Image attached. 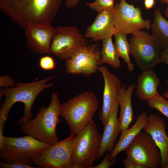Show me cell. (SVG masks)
Wrapping results in <instances>:
<instances>
[{
	"instance_id": "cell-16",
	"label": "cell",
	"mask_w": 168,
	"mask_h": 168,
	"mask_svg": "<svg viewBox=\"0 0 168 168\" xmlns=\"http://www.w3.org/2000/svg\"><path fill=\"white\" fill-rule=\"evenodd\" d=\"M165 122L160 116L152 114L148 116L143 129L149 133L159 148L161 155V168H166L168 162V136L166 133Z\"/></svg>"
},
{
	"instance_id": "cell-4",
	"label": "cell",
	"mask_w": 168,
	"mask_h": 168,
	"mask_svg": "<svg viewBox=\"0 0 168 168\" xmlns=\"http://www.w3.org/2000/svg\"><path fill=\"white\" fill-rule=\"evenodd\" d=\"M98 105L95 94L88 91L61 104L60 116L66 121L70 134L77 136L92 120Z\"/></svg>"
},
{
	"instance_id": "cell-33",
	"label": "cell",
	"mask_w": 168,
	"mask_h": 168,
	"mask_svg": "<svg viewBox=\"0 0 168 168\" xmlns=\"http://www.w3.org/2000/svg\"><path fill=\"white\" fill-rule=\"evenodd\" d=\"M155 4V0H144V5L146 9L152 8Z\"/></svg>"
},
{
	"instance_id": "cell-10",
	"label": "cell",
	"mask_w": 168,
	"mask_h": 168,
	"mask_svg": "<svg viewBox=\"0 0 168 168\" xmlns=\"http://www.w3.org/2000/svg\"><path fill=\"white\" fill-rule=\"evenodd\" d=\"M127 157L147 168H157L161 163V155L151 135L139 133L125 150Z\"/></svg>"
},
{
	"instance_id": "cell-15",
	"label": "cell",
	"mask_w": 168,
	"mask_h": 168,
	"mask_svg": "<svg viewBox=\"0 0 168 168\" xmlns=\"http://www.w3.org/2000/svg\"><path fill=\"white\" fill-rule=\"evenodd\" d=\"M114 12V8L99 12L93 22L87 28L84 37L96 42L114 35L118 32L113 22Z\"/></svg>"
},
{
	"instance_id": "cell-23",
	"label": "cell",
	"mask_w": 168,
	"mask_h": 168,
	"mask_svg": "<svg viewBox=\"0 0 168 168\" xmlns=\"http://www.w3.org/2000/svg\"><path fill=\"white\" fill-rule=\"evenodd\" d=\"M102 41L101 58L100 62V65L107 63L114 68H118L120 66L119 57L113 43L112 37L104 39Z\"/></svg>"
},
{
	"instance_id": "cell-35",
	"label": "cell",
	"mask_w": 168,
	"mask_h": 168,
	"mask_svg": "<svg viewBox=\"0 0 168 168\" xmlns=\"http://www.w3.org/2000/svg\"><path fill=\"white\" fill-rule=\"evenodd\" d=\"M164 97L168 100V90L164 93Z\"/></svg>"
},
{
	"instance_id": "cell-32",
	"label": "cell",
	"mask_w": 168,
	"mask_h": 168,
	"mask_svg": "<svg viewBox=\"0 0 168 168\" xmlns=\"http://www.w3.org/2000/svg\"><path fill=\"white\" fill-rule=\"evenodd\" d=\"M80 0H66L65 5L67 8H72L77 6L79 4Z\"/></svg>"
},
{
	"instance_id": "cell-21",
	"label": "cell",
	"mask_w": 168,
	"mask_h": 168,
	"mask_svg": "<svg viewBox=\"0 0 168 168\" xmlns=\"http://www.w3.org/2000/svg\"><path fill=\"white\" fill-rule=\"evenodd\" d=\"M151 29L154 40L161 49L168 47V20L162 16L160 9H156Z\"/></svg>"
},
{
	"instance_id": "cell-1",
	"label": "cell",
	"mask_w": 168,
	"mask_h": 168,
	"mask_svg": "<svg viewBox=\"0 0 168 168\" xmlns=\"http://www.w3.org/2000/svg\"><path fill=\"white\" fill-rule=\"evenodd\" d=\"M63 0H0L2 12L22 28L51 25Z\"/></svg>"
},
{
	"instance_id": "cell-25",
	"label": "cell",
	"mask_w": 168,
	"mask_h": 168,
	"mask_svg": "<svg viewBox=\"0 0 168 168\" xmlns=\"http://www.w3.org/2000/svg\"><path fill=\"white\" fill-rule=\"evenodd\" d=\"M85 4L91 9L98 12L113 8L114 6V0H95L93 2H86Z\"/></svg>"
},
{
	"instance_id": "cell-34",
	"label": "cell",
	"mask_w": 168,
	"mask_h": 168,
	"mask_svg": "<svg viewBox=\"0 0 168 168\" xmlns=\"http://www.w3.org/2000/svg\"><path fill=\"white\" fill-rule=\"evenodd\" d=\"M164 13L166 17L168 18V4L164 12Z\"/></svg>"
},
{
	"instance_id": "cell-27",
	"label": "cell",
	"mask_w": 168,
	"mask_h": 168,
	"mask_svg": "<svg viewBox=\"0 0 168 168\" xmlns=\"http://www.w3.org/2000/svg\"><path fill=\"white\" fill-rule=\"evenodd\" d=\"M0 167L2 168H37L32 165H29L25 164L12 162L8 163L3 161H0Z\"/></svg>"
},
{
	"instance_id": "cell-11",
	"label": "cell",
	"mask_w": 168,
	"mask_h": 168,
	"mask_svg": "<svg viewBox=\"0 0 168 168\" xmlns=\"http://www.w3.org/2000/svg\"><path fill=\"white\" fill-rule=\"evenodd\" d=\"M125 0H120L114 7L113 22L118 32L127 35L133 34L142 29H149L150 21L143 19L141 8L135 7Z\"/></svg>"
},
{
	"instance_id": "cell-38",
	"label": "cell",
	"mask_w": 168,
	"mask_h": 168,
	"mask_svg": "<svg viewBox=\"0 0 168 168\" xmlns=\"http://www.w3.org/2000/svg\"><path fill=\"white\" fill-rule=\"evenodd\" d=\"M166 168H168V162L166 166Z\"/></svg>"
},
{
	"instance_id": "cell-26",
	"label": "cell",
	"mask_w": 168,
	"mask_h": 168,
	"mask_svg": "<svg viewBox=\"0 0 168 168\" xmlns=\"http://www.w3.org/2000/svg\"><path fill=\"white\" fill-rule=\"evenodd\" d=\"M39 65L42 69L45 70H53L55 67L54 59L49 55L44 56L41 58Z\"/></svg>"
},
{
	"instance_id": "cell-12",
	"label": "cell",
	"mask_w": 168,
	"mask_h": 168,
	"mask_svg": "<svg viewBox=\"0 0 168 168\" xmlns=\"http://www.w3.org/2000/svg\"><path fill=\"white\" fill-rule=\"evenodd\" d=\"M101 58V51L96 44L86 45L66 60V72L89 76L98 71Z\"/></svg>"
},
{
	"instance_id": "cell-28",
	"label": "cell",
	"mask_w": 168,
	"mask_h": 168,
	"mask_svg": "<svg viewBox=\"0 0 168 168\" xmlns=\"http://www.w3.org/2000/svg\"><path fill=\"white\" fill-rule=\"evenodd\" d=\"M110 153H107L102 161L98 165L91 168H109L116 161L115 158L110 160Z\"/></svg>"
},
{
	"instance_id": "cell-8",
	"label": "cell",
	"mask_w": 168,
	"mask_h": 168,
	"mask_svg": "<svg viewBox=\"0 0 168 168\" xmlns=\"http://www.w3.org/2000/svg\"><path fill=\"white\" fill-rule=\"evenodd\" d=\"M76 136L70 134L65 139L38 152L32 162L37 168H72L71 155Z\"/></svg>"
},
{
	"instance_id": "cell-31",
	"label": "cell",
	"mask_w": 168,
	"mask_h": 168,
	"mask_svg": "<svg viewBox=\"0 0 168 168\" xmlns=\"http://www.w3.org/2000/svg\"><path fill=\"white\" fill-rule=\"evenodd\" d=\"M161 63H163L168 66V47L163 49L161 54Z\"/></svg>"
},
{
	"instance_id": "cell-6",
	"label": "cell",
	"mask_w": 168,
	"mask_h": 168,
	"mask_svg": "<svg viewBox=\"0 0 168 168\" xmlns=\"http://www.w3.org/2000/svg\"><path fill=\"white\" fill-rule=\"evenodd\" d=\"M50 146L33 137L4 136L0 144V158L2 161L18 162L32 165V159L37 152Z\"/></svg>"
},
{
	"instance_id": "cell-36",
	"label": "cell",
	"mask_w": 168,
	"mask_h": 168,
	"mask_svg": "<svg viewBox=\"0 0 168 168\" xmlns=\"http://www.w3.org/2000/svg\"><path fill=\"white\" fill-rule=\"evenodd\" d=\"M160 2L168 4V0H159Z\"/></svg>"
},
{
	"instance_id": "cell-22",
	"label": "cell",
	"mask_w": 168,
	"mask_h": 168,
	"mask_svg": "<svg viewBox=\"0 0 168 168\" xmlns=\"http://www.w3.org/2000/svg\"><path fill=\"white\" fill-rule=\"evenodd\" d=\"M114 35L115 38L114 45L118 56L126 63L128 70L133 71L135 69V65L130 60V45L127 40V35L117 32Z\"/></svg>"
},
{
	"instance_id": "cell-13",
	"label": "cell",
	"mask_w": 168,
	"mask_h": 168,
	"mask_svg": "<svg viewBox=\"0 0 168 168\" xmlns=\"http://www.w3.org/2000/svg\"><path fill=\"white\" fill-rule=\"evenodd\" d=\"M98 71L101 73L104 80L102 106L99 117L104 128L118 98L122 86L119 79L111 72L106 66H100Z\"/></svg>"
},
{
	"instance_id": "cell-3",
	"label": "cell",
	"mask_w": 168,
	"mask_h": 168,
	"mask_svg": "<svg viewBox=\"0 0 168 168\" xmlns=\"http://www.w3.org/2000/svg\"><path fill=\"white\" fill-rule=\"evenodd\" d=\"M51 101L47 107H42L36 117L21 125L23 133L31 136L50 146L58 141L56 129L60 121L61 104L57 93L52 91Z\"/></svg>"
},
{
	"instance_id": "cell-2",
	"label": "cell",
	"mask_w": 168,
	"mask_h": 168,
	"mask_svg": "<svg viewBox=\"0 0 168 168\" xmlns=\"http://www.w3.org/2000/svg\"><path fill=\"white\" fill-rule=\"evenodd\" d=\"M53 78V76H50L31 82H17L13 88H1L0 99L3 95L5 99L0 105V124L5 125L11 109L17 102H22L24 105L23 115L18 121L19 125L21 126L31 119V109L36 97L43 90L53 86V83H48Z\"/></svg>"
},
{
	"instance_id": "cell-5",
	"label": "cell",
	"mask_w": 168,
	"mask_h": 168,
	"mask_svg": "<svg viewBox=\"0 0 168 168\" xmlns=\"http://www.w3.org/2000/svg\"><path fill=\"white\" fill-rule=\"evenodd\" d=\"M102 135L92 120L76 136L71 155L72 168H91L98 156Z\"/></svg>"
},
{
	"instance_id": "cell-17",
	"label": "cell",
	"mask_w": 168,
	"mask_h": 168,
	"mask_svg": "<svg viewBox=\"0 0 168 168\" xmlns=\"http://www.w3.org/2000/svg\"><path fill=\"white\" fill-rule=\"evenodd\" d=\"M119 97L112 108L107 123L104 128L100 146L97 159L102 157L106 151L110 153L115 146L119 129L117 114Z\"/></svg>"
},
{
	"instance_id": "cell-14",
	"label": "cell",
	"mask_w": 168,
	"mask_h": 168,
	"mask_svg": "<svg viewBox=\"0 0 168 168\" xmlns=\"http://www.w3.org/2000/svg\"><path fill=\"white\" fill-rule=\"evenodd\" d=\"M54 29L51 25H37L26 29L27 44L30 50L41 55L51 54L50 46Z\"/></svg>"
},
{
	"instance_id": "cell-24",
	"label": "cell",
	"mask_w": 168,
	"mask_h": 168,
	"mask_svg": "<svg viewBox=\"0 0 168 168\" xmlns=\"http://www.w3.org/2000/svg\"><path fill=\"white\" fill-rule=\"evenodd\" d=\"M149 107L155 109L168 118V100L159 94L155 98L147 101Z\"/></svg>"
},
{
	"instance_id": "cell-9",
	"label": "cell",
	"mask_w": 168,
	"mask_h": 168,
	"mask_svg": "<svg viewBox=\"0 0 168 168\" xmlns=\"http://www.w3.org/2000/svg\"><path fill=\"white\" fill-rule=\"evenodd\" d=\"M85 39L75 27L55 28L50 46L51 54L66 60L86 45Z\"/></svg>"
},
{
	"instance_id": "cell-37",
	"label": "cell",
	"mask_w": 168,
	"mask_h": 168,
	"mask_svg": "<svg viewBox=\"0 0 168 168\" xmlns=\"http://www.w3.org/2000/svg\"><path fill=\"white\" fill-rule=\"evenodd\" d=\"M166 84L168 86V78L166 82Z\"/></svg>"
},
{
	"instance_id": "cell-20",
	"label": "cell",
	"mask_w": 168,
	"mask_h": 168,
	"mask_svg": "<svg viewBox=\"0 0 168 168\" xmlns=\"http://www.w3.org/2000/svg\"><path fill=\"white\" fill-rule=\"evenodd\" d=\"M135 84L128 87L125 85L122 86L119 96V103L120 107V115L118 118L120 131L128 128L134 117L132 96Z\"/></svg>"
},
{
	"instance_id": "cell-30",
	"label": "cell",
	"mask_w": 168,
	"mask_h": 168,
	"mask_svg": "<svg viewBox=\"0 0 168 168\" xmlns=\"http://www.w3.org/2000/svg\"><path fill=\"white\" fill-rule=\"evenodd\" d=\"M122 163L125 168H147L145 166L137 163L127 157L123 160Z\"/></svg>"
},
{
	"instance_id": "cell-19",
	"label": "cell",
	"mask_w": 168,
	"mask_h": 168,
	"mask_svg": "<svg viewBox=\"0 0 168 168\" xmlns=\"http://www.w3.org/2000/svg\"><path fill=\"white\" fill-rule=\"evenodd\" d=\"M160 81L153 69L143 71L138 77L136 93L140 100L147 101L159 94L157 91Z\"/></svg>"
},
{
	"instance_id": "cell-29",
	"label": "cell",
	"mask_w": 168,
	"mask_h": 168,
	"mask_svg": "<svg viewBox=\"0 0 168 168\" xmlns=\"http://www.w3.org/2000/svg\"><path fill=\"white\" fill-rule=\"evenodd\" d=\"M16 84L15 81L10 76L5 75L0 77V87L13 88Z\"/></svg>"
},
{
	"instance_id": "cell-18",
	"label": "cell",
	"mask_w": 168,
	"mask_h": 168,
	"mask_svg": "<svg viewBox=\"0 0 168 168\" xmlns=\"http://www.w3.org/2000/svg\"><path fill=\"white\" fill-rule=\"evenodd\" d=\"M148 116L146 112H143L137 117L135 124L132 127L121 132L119 139L110 152V161L115 158L120 152L125 150L143 129L147 122Z\"/></svg>"
},
{
	"instance_id": "cell-7",
	"label": "cell",
	"mask_w": 168,
	"mask_h": 168,
	"mask_svg": "<svg viewBox=\"0 0 168 168\" xmlns=\"http://www.w3.org/2000/svg\"><path fill=\"white\" fill-rule=\"evenodd\" d=\"M130 54L142 71L153 69L161 63V48L152 35L140 30L132 34L129 40Z\"/></svg>"
}]
</instances>
